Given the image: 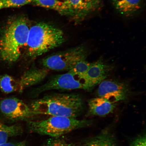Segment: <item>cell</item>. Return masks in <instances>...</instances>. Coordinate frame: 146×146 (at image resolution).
I'll use <instances>...</instances> for the list:
<instances>
[{
	"mask_svg": "<svg viewBox=\"0 0 146 146\" xmlns=\"http://www.w3.org/2000/svg\"><path fill=\"white\" fill-rule=\"evenodd\" d=\"M30 27L23 16L13 19L7 24L0 37V58L6 62H15L26 50Z\"/></svg>",
	"mask_w": 146,
	"mask_h": 146,
	"instance_id": "cell-1",
	"label": "cell"
},
{
	"mask_svg": "<svg viewBox=\"0 0 146 146\" xmlns=\"http://www.w3.org/2000/svg\"><path fill=\"white\" fill-rule=\"evenodd\" d=\"M84 104L78 94H56L34 100L30 107L36 115L76 118L83 111Z\"/></svg>",
	"mask_w": 146,
	"mask_h": 146,
	"instance_id": "cell-2",
	"label": "cell"
},
{
	"mask_svg": "<svg viewBox=\"0 0 146 146\" xmlns=\"http://www.w3.org/2000/svg\"><path fill=\"white\" fill-rule=\"evenodd\" d=\"M65 41L62 30L48 24L38 23L30 27L25 50L28 57L35 59L60 46Z\"/></svg>",
	"mask_w": 146,
	"mask_h": 146,
	"instance_id": "cell-3",
	"label": "cell"
},
{
	"mask_svg": "<svg viewBox=\"0 0 146 146\" xmlns=\"http://www.w3.org/2000/svg\"><path fill=\"white\" fill-rule=\"evenodd\" d=\"M91 122L74 118L52 116L40 121H29L27 125L33 132L57 138L76 129L88 126Z\"/></svg>",
	"mask_w": 146,
	"mask_h": 146,
	"instance_id": "cell-4",
	"label": "cell"
},
{
	"mask_svg": "<svg viewBox=\"0 0 146 146\" xmlns=\"http://www.w3.org/2000/svg\"><path fill=\"white\" fill-rule=\"evenodd\" d=\"M88 55L86 47L80 46L50 55L44 58L42 63L50 70L68 72L78 61L86 59Z\"/></svg>",
	"mask_w": 146,
	"mask_h": 146,
	"instance_id": "cell-5",
	"label": "cell"
},
{
	"mask_svg": "<svg viewBox=\"0 0 146 146\" xmlns=\"http://www.w3.org/2000/svg\"><path fill=\"white\" fill-rule=\"evenodd\" d=\"M93 88L86 78L80 77L68 71L65 74L58 75L50 78L46 83L36 89V92L41 93L53 90H71L78 89L90 90Z\"/></svg>",
	"mask_w": 146,
	"mask_h": 146,
	"instance_id": "cell-6",
	"label": "cell"
},
{
	"mask_svg": "<svg viewBox=\"0 0 146 146\" xmlns=\"http://www.w3.org/2000/svg\"><path fill=\"white\" fill-rule=\"evenodd\" d=\"M0 111L12 120H25L36 115L30 107L22 100L15 98H5L0 101Z\"/></svg>",
	"mask_w": 146,
	"mask_h": 146,
	"instance_id": "cell-7",
	"label": "cell"
},
{
	"mask_svg": "<svg viewBox=\"0 0 146 146\" xmlns=\"http://www.w3.org/2000/svg\"><path fill=\"white\" fill-rule=\"evenodd\" d=\"M97 91L98 97L106 98L114 103L125 100L129 92L127 84L114 80H104L100 83Z\"/></svg>",
	"mask_w": 146,
	"mask_h": 146,
	"instance_id": "cell-8",
	"label": "cell"
},
{
	"mask_svg": "<svg viewBox=\"0 0 146 146\" xmlns=\"http://www.w3.org/2000/svg\"><path fill=\"white\" fill-rule=\"evenodd\" d=\"M103 0H67L65 1L68 9V15L76 21L84 19L97 10Z\"/></svg>",
	"mask_w": 146,
	"mask_h": 146,
	"instance_id": "cell-9",
	"label": "cell"
},
{
	"mask_svg": "<svg viewBox=\"0 0 146 146\" xmlns=\"http://www.w3.org/2000/svg\"><path fill=\"white\" fill-rule=\"evenodd\" d=\"M50 70L44 67L32 68L25 72L18 81V90L20 92L29 88L40 83L45 79Z\"/></svg>",
	"mask_w": 146,
	"mask_h": 146,
	"instance_id": "cell-10",
	"label": "cell"
},
{
	"mask_svg": "<svg viewBox=\"0 0 146 146\" xmlns=\"http://www.w3.org/2000/svg\"><path fill=\"white\" fill-rule=\"evenodd\" d=\"M111 67L103 60L91 63L86 78L89 84L94 88L105 80L108 76Z\"/></svg>",
	"mask_w": 146,
	"mask_h": 146,
	"instance_id": "cell-11",
	"label": "cell"
},
{
	"mask_svg": "<svg viewBox=\"0 0 146 146\" xmlns=\"http://www.w3.org/2000/svg\"><path fill=\"white\" fill-rule=\"evenodd\" d=\"M88 105L89 115L104 117L113 112L116 104L104 98L98 97L89 100Z\"/></svg>",
	"mask_w": 146,
	"mask_h": 146,
	"instance_id": "cell-12",
	"label": "cell"
},
{
	"mask_svg": "<svg viewBox=\"0 0 146 146\" xmlns=\"http://www.w3.org/2000/svg\"><path fill=\"white\" fill-rule=\"evenodd\" d=\"M116 10L126 17L132 16L141 10L145 0H111Z\"/></svg>",
	"mask_w": 146,
	"mask_h": 146,
	"instance_id": "cell-13",
	"label": "cell"
},
{
	"mask_svg": "<svg viewBox=\"0 0 146 146\" xmlns=\"http://www.w3.org/2000/svg\"><path fill=\"white\" fill-rule=\"evenodd\" d=\"M116 145L114 136L111 133L105 131L86 140L83 146H115Z\"/></svg>",
	"mask_w": 146,
	"mask_h": 146,
	"instance_id": "cell-14",
	"label": "cell"
},
{
	"mask_svg": "<svg viewBox=\"0 0 146 146\" xmlns=\"http://www.w3.org/2000/svg\"><path fill=\"white\" fill-rule=\"evenodd\" d=\"M35 5L52 9L60 13L68 15V9L65 1L62 0H33Z\"/></svg>",
	"mask_w": 146,
	"mask_h": 146,
	"instance_id": "cell-15",
	"label": "cell"
},
{
	"mask_svg": "<svg viewBox=\"0 0 146 146\" xmlns=\"http://www.w3.org/2000/svg\"><path fill=\"white\" fill-rule=\"evenodd\" d=\"M23 131L19 125L9 126L0 123V145L6 143L11 137L21 134Z\"/></svg>",
	"mask_w": 146,
	"mask_h": 146,
	"instance_id": "cell-16",
	"label": "cell"
},
{
	"mask_svg": "<svg viewBox=\"0 0 146 146\" xmlns=\"http://www.w3.org/2000/svg\"><path fill=\"white\" fill-rule=\"evenodd\" d=\"M0 88L3 93L9 94L18 90V81L8 74L0 76Z\"/></svg>",
	"mask_w": 146,
	"mask_h": 146,
	"instance_id": "cell-17",
	"label": "cell"
},
{
	"mask_svg": "<svg viewBox=\"0 0 146 146\" xmlns=\"http://www.w3.org/2000/svg\"><path fill=\"white\" fill-rule=\"evenodd\" d=\"M86 60H82L78 61L71 70L69 71V72L80 77L86 78V76L91 63Z\"/></svg>",
	"mask_w": 146,
	"mask_h": 146,
	"instance_id": "cell-18",
	"label": "cell"
},
{
	"mask_svg": "<svg viewBox=\"0 0 146 146\" xmlns=\"http://www.w3.org/2000/svg\"><path fill=\"white\" fill-rule=\"evenodd\" d=\"M4 8H17L30 4L33 0H3Z\"/></svg>",
	"mask_w": 146,
	"mask_h": 146,
	"instance_id": "cell-19",
	"label": "cell"
},
{
	"mask_svg": "<svg viewBox=\"0 0 146 146\" xmlns=\"http://www.w3.org/2000/svg\"><path fill=\"white\" fill-rule=\"evenodd\" d=\"M58 138L49 140L44 146H73L72 144Z\"/></svg>",
	"mask_w": 146,
	"mask_h": 146,
	"instance_id": "cell-20",
	"label": "cell"
},
{
	"mask_svg": "<svg viewBox=\"0 0 146 146\" xmlns=\"http://www.w3.org/2000/svg\"><path fill=\"white\" fill-rule=\"evenodd\" d=\"M131 146H146L145 134H142L136 138L131 143Z\"/></svg>",
	"mask_w": 146,
	"mask_h": 146,
	"instance_id": "cell-21",
	"label": "cell"
},
{
	"mask_svg": "<svg viewBox=\"0 0 146 146\" xmlns=\"http://www.w3.org/2000/svg\"><path fill=\"white\" fill-rule=\"evenodd\" d=\"M0 146H27L25 142L21 141L16 142H6Z\"/></svg>",
	"mask_w": 146,
	"mask_h": 146,
	"instance_id": "cell-22",
	"label": "cell"
},
{
	"mask_svg": "<svg viewBox=\"0 0 146 146\" xmlns=\"http://www.w3.org/2000/svg\"><path fill=\"white\" fill-rule=\"evenodd\" d=\"M4 8V5L3 0H0V10Z\"/></svg>",
	"mask_w": 146,
	"mask_h": 146,
	"instance_id": "cell-23",
	"label": "cell"
},
{
	"mask_svg": "<svg viewBox=\"0 0 146 146\" xmlns=\"http://www.w3.org/2000/svg\"><path fill=\"white\" fill-rule=\"evenodd\" d=\"M62 1H67V0H62Z\"/></svg>",
	"mask_w": 146,
	"mask_h": 146,
	"instance_id": "cell-24",
	"label": "cell"
}]
</instances>
